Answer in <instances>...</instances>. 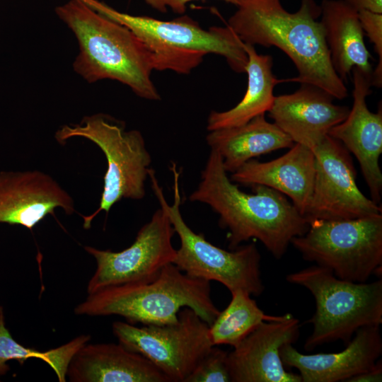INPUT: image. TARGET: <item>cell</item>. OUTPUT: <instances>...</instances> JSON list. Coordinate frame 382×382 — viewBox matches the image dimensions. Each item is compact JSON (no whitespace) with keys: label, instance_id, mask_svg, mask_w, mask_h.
Instances as JSON below:
<instances>
[{"label":"cell","instance_id":"1","mask_svg":"<svg viewBox=\"0 0 382 382\" xmlns=\"http://www.w3.org/2000/svg\"><path fill=\"white\" fill-rule=\"evenodd\" d=\"M241 190L227 175L221 156L211 150L197 188L190 200L209 205L228 230L231 250L251 238L260 241L276 258L285 254L293 238L303 235L310 222L281 192L265 185Z\"/></svg>","mask_w":382,"mask_h":382},{"label":"cell","instance_id":"2","mask_svg":"<svg viewBox=\"0 0 382 382\" xmlns=\"http://www.w3.org/2000/svg\"><path fill=\"white\" fill-rule=\"evenodd\" d=\"M320 15V6L313 0H301L294 13L286 11L279 0H243L228 26L243 43L282 50L298 71L292 81L318 87L342 100L348 91L332 66L318 21Z\"/></svg>","mask_w":382,"mask_h":382},{"label":"cell","instance_id":"3","mask_svg":"<svg viewBox=\"0 0 382 382\" xmlns=\"http://www.w3.org/2000/svg\"><path fill=\"white\" fill-rule=\"evenodd\" d=\"M54 11L78 41L79 52L73 67L83 79L88 83L115 80L141 98L161 100L151 78V54L129 28L80 0H69Z\"/></svg>","mask_w":382,"mask_h":382},{"label":"cell","instance_id":"4","mask_svg":"<svg viewBox=\"0 0 382 382\" xmlns=\"http://www.w3.org/2000/svg\"><path fill=\"white\" fill-rule=\"evenodd\" d=\"M183 307L192 309L209 326L219 313L211 297L210 282L190 277L170 263L150 282L112 286L88 294L74 313L116 315L132 325H163L175 323Z\"/></svg>","mask_w":382,"mask_h":382},{"label":"cell","instance_id":"5","mask_svg":"<svg viewBox=\"0 0 382 382\" xmlns=\"http://www.w3.org/2000/svg\"><path fill=\"white\" fill-rule=\"evenodd\" d=\"M101 15L129 28L149 50L157 71L187 74L208 54L224 57L237 73L245 72L248 62L243 42L227 25L205 30L183 15L171 21L120 12L98 0H80Z\"/></svg>","mask_w":382,"mask_h":382},{"label":"cell","instance_id":"6","mask_svg":"<svg viewBox=\"0 0 382 382\" xmlns=\"http://www.w3.org/2000/svg\"><path fill=\"white\" fill-rule=\"evenodd\" d=\"M286 279L308 289L315 299L316 311L308 321L313 329L303 346L306 351L337 340L347 345L359 328L382 323L381 279L353 282L316 265L290 273Z\"/></svg>","mask_w":382,"mask_h":382},{"label":"cell","instance_id":"7","mask_svg":"<svg viewBox=\"0 0 382 382\" xmlns=\"http://www.w3.org/2000/svg\"><path fill=\"white\" fill-rule=\"evenodd\" d=\"M174 199L168 204L155 171L148 170L152 190L160 207L166 212L180 246L176 250L173 264L186 274L206 280L216 281L230 292L243 290L250 296L262 294L265 286L261 278V256L255 243L239 245L230 251L219 248L206 240L204 234L194 232L184 221L180 212V172L172 163Z\"/></svg>","mask_w":382,"mask_h":382},{"label":"cell","instance_id":"8","mask_svg":"<svg viewBox=\"0 0 382 382\" xmlns=\"http://www.w3.org/2000/svg\"><path fill=\"white\" fill-rule=\"evenodd\" d=\"M62 145L73 137H83L96 144L107 160V170L98 208L88 216L82 215L88 229L101 211L108 214L123 198L141 199L145 195L144 183L151 157L141 133L125 131V125L103 113L84 117L79 124L65 125L55 133Z\"/></svg>","mask_w":382,"mask_h":382},{"label":"cell","instance_id":"9","mask_svg":"<svg viewBox=\"0 0 382 382\" xmlns=\"http://www.w3.org/2000/svg\"><path fill=\"white\" fill-rule=\"evenodd\" d=\"M291 244L303 258L337 278L366 282L382 267V214L347 220H314Z\"/></svg>","mask_w":382,"mask_h":382},{"label":"cell","instance_id":"10","mask_svg":"<svg viewBox=\"0 0 382 382\" xmlns=\"http://www.w3.org/2000/svg\"><path fill=\"white\" fill-rule=\"evenodd\" d=\"M175 323L136 327L115 321L113 335L120 345L149 360L170 382H185L213 345L209 325L192 309L182 308Z\"/></svg>","mask_w":382,"mask_h":382},{"label":"cell","instance_id":"11","mask_svg":"<svg viewBox=\"0 0 382 382\" xmlns=\"http://www.w3.org/2000/svg\"><path fill=\"white\" fill-rule=\"evenodd\" d=\"M175 233L166 212L160 207L127 248L113 252L85 246L97 264L87 285L88 294L112 286L154 279L166 265L173 263L176 250L171 241Z\"/></svg>","mask_w":382,"mask_h":382},{"label":"cell","instance_id":"12","mask_svg":"<svg viewBox=\"0 0 382 382\" xmlns=\"http://www.w3.org/2000/svg\"><path fill=\"white\" fill-rule=\"evenodd\" d=\"M312 151L315 179L304 214L309 222L354 219L382 213L381 206L359 189L350 153L340 141L328 134Z\"/></svg>","mask_w":382,"mask_h":382},{"label":"cell","instance_id":"13","mask_svg":"<svg viewBox=\"0 0 382 382\" xmlns=\"http://www.w3.org/2000/svg\"><path fill=\"white\" fill-rule=\"evenodd\" d=\"M299 320L291 313L263 321L228 353L231 382H302L299 374L287 371L279 350L299 338Z\"/></svg>","mask_w":382,"mask_h":382},{"label":"cell","instance_id":"14","mask_svg":"<svg viewBox=\"0 0 382 382\" xmlns=\"http://www.w3.org/2000/svg\"><path fill=\"white\" fill-rule=\"evenodd\" d=\"M353 105L344 121L332 127L328 135L340 141L357 158L369 189L371 199L380 204L382 173L379 158L382 153V109L371 112L366 98L371 93V78L354 67Z\"/></svg>","mask_w":382,"mask_h":382},{"label":"cell","instance_id":"15","mask_svg":"<svg viewBox=\"0 0 382 382\" xmlns=\"http://www.w3.org/2000/svg\"><path fill=\"white\" fill-rule=\"evenodd\" d=\"M62 208L74 212L71 195L50 175L40 170L0 171V223L32 230Z\"/></svg>","mask_w":382,"mask_h":382},{"label":"cell","instance_id":"16","mask_svg":"<svg viewBox=\"0 0 382 382\" xmlns=\"http://www.w3.org/2000/svg\"><path fill=\"white\" fill-rule=\"evenodd\" d=\"M333 99L318 87L301 83L292 93L275 96L269 116L294 143L312 150L349 112L348 107L333 103Z\"/></svg>","mask_w":382,"mask_h":382},{"label":"cell","instance_id":"17","mask_svg":"<svg viewBox=\"0 0 382 382\" xmlns=\"http://www.w3.org/2000/svg\"><path fill=\"white\" fill-rule=\"evenodd\" d=\"M354 335L340 352L304 354L286 344L280 357L284 366L299 371L302 382H347L371 368L382 354L380 326L363 327Z\"/></svg>","mask_w":382,"mask_h":382},{"label":"cell","instance_id":"18","mask_svg":"<svg viewBox=\"0 0 382 382\" xmlns=\"http://www.w3.org/2000/svg\"><path fill=\"white\" fill-rule=\"evenodd\" d=\"M315 172L313 151L295 143L288 152L274 160L248 161L230 179L243 185H265L286 195L304 216L313 193Z\"/></svg>","mask_w":382,"mask_h":382},{"label":"cell","instance_id":"19","mask_svg":"<svg viewBox=\"0 0 382 382\" xmlns=\"http://www.w3.org/2000/svg\"><path fill=\"white\" fill-rule=\"evenodd\" d=\"M71 382H170L149 360L120 343L84 345L72 357Z\"/></svg>","mask_w":382,"mask_h":382},{"label":"cell","instance_id":"20","mask_svg":"<svg viewBox=\"0 0 382 382\" xmlns=\"http://www.w3.org/2000/svg\"><path fill=\"white\" fill-rule=\"evenodd\" d=\"M320 23L332 66L345 82L354 67L371 78V54L367 50L358 11L342 0H323Z\"/></svg>","mask_w":382,"mask_h":382},{"label":"cell","instance_id":"21","mask_svg":"<svg viewBox=\"0 0 382 382\" xmlns=\"http://www.w3.org/2000/svg\"><path fill=\"white\" fill-rule=\"evenodd\" d=\"M206 140L221 156L225 170L231 173L254 157L295 144L274 122L267 121L265 114L240 126L211 131Z\"/></svg>","mask_w":382,"mask_h":382},{"label":"cell","instance_id":"22","mask_svg":"<svg viewBox=\"0 0 382 382\" xmlns=\"http://www.w3.org/2000/svg\"><path fill=\"white\" fill-rule=\"evenodd\" d=\"M243 46L248 57L245 69L248 85L245 95L231 109L210 112L207 125L209 132L244 125L268 112L273 104L275 97L273 90L280 81L272 72V57L259 54L252 45L243 43Z\"/></svg>","mask_w":382,"mask_h":382},{"label":"cell","instance_id":"23","mask_svg":"<svg viewBox=\"0 0 382 382\" xmlns=\"http://www.w3.org/2000/svg\"><path fill=\"white\" fill-rule=\"evenodd\" d=\"M231 294L228 305L219 311L209 326L213 345H227L234 348L262 322L278 320L282 317L265 314L250 295L243 290Z\"/></svg>","mask_w":382,"mask_h":382},{"label":"cell","instance_id":"24","mask_svg":"<svg viewBox=\"0 0 382 382\" xmlns=\"http://www.w3.org/2000/svg\"><path fill=\"white\" fill-rule=\"evenodd\" d=\"M0 376L5 375L10 366L9 361L16 360L23 364L29 359H38L49 365L59 381L64 382L70 361L74 354L91 339L89 335H81L67 343L47 350L39 351L16 342L6 327L3 308L0 306Z\"/></svg>","mask_w":382,"mask_h":382},{"label":"cell","instance_id":"25","mask_svg":"<svg viewBox=\"0 0 382 382\" xmlns=\"http://www.w3.org/2000/svg\"><path fill=\"white\" fill-rule=\"evenodd\" d=\"M227 352L212 347L185 382H229Z\"/></svg>","mask_w":382,"mask_h":382},{"label":"cell","instance_id":"26","mask_svg":"<svg viewBox=\"0 0 382 382\" xmlns=\"http://www.w3.org/2000/svg\"><path fill=\"white\" fill-rule=\"evenodd\" d=\"M359 20L364 34L374 45L378 55V64L373 70L371 86H382V13L367 10L358 11Z\"/></svg>","mask_w":382,"mask_h":382},{"label":"cell","instance_id":"27","mask_svg":"<svg viewBox=\"0 0 382 382\" xmlns=\"http://www.w3.org/2000/svg\"><path fill=\"white\" fill-rule=\"evenodd\" d=\"M197 0H144L150 7L156 11L165 13L168 9L180 15H183L187 8V4ZM227 3L239 6L243 0H221Z\"/></svg>","mask_w":382,"mask_h":382},{"label":"cell","instance_id":"28","mask_svg":"<svg viewBox=\"0 0 382 382\" xmlns=\"http://www.w3.org/2000/svg\"><path fill=\"white\" fill-rule=\"evenodd\" d=\"M382 381V362L378 359L369 369L349 378L347 382Z\"/></svg>","mask_w":382,"mask_h":382},{"label":"cell","instance_id":"29","mask_svg":"<svg viewBox=\"0 0 382 382\" xmlns=\"http://www.w3.org/2000/svg\"><path fill=\"white\" fill-rule=\"evenodd\" d=\"M357 11L367 10L382 13V0H342Z\"/></svg>","mask_w":382,"mask_h":382},{"label":"cell","instance_id":"30","mask_svg":"<svg viewBox=\"0 0 382 382\" xmlns=\"http://www.w3.org/2000/svg\"><path fill=\"white\" fill-rule=\"evenodd\" d=\"M0 320H1V313H0Z\"/></svg>","mask_w":382,"mask_h":382}]
</instances>
